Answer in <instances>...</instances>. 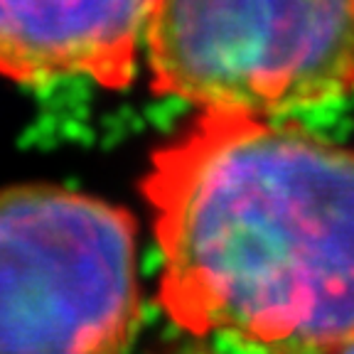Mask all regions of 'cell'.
I'll return each instance as SVG.
<instances>
[{"label": "cell", "instance_id": "1", "mask_svg": "<svg viewBox=\"0 0 354 354\" xmlns=\"http://www.w3.org/2000/svg\"><path fill=\"white\" fill-rule=\"evenodd\" d=\"M140 194L175 327L261 354H332L354 337V148L197 111L150 153Z\"/></svg>", "mask_w": 354, "mask_h": 354}, {"label": "cell", "instance_id": "4", "mask_svg": "<svg viewBox=\"0 0 354 354\" xmlns=\"http://www.w3.org/2000/svg\"><path fill=\"white\" fill-rule=\"evenodd\" d=\"M158 0H0V77L20 86L133 84Z\"/></svg>", "mask_w": 354, "mask_h": 354}, {"label": "cell", "instance_id": "5", "mask_svg": "<svg viewBox=\"0 0 354 354\" xmlns=\"http://www.w3.org/2000/svg\"><path fill=\"white\" fill-rule=\"evenodd\" d=\"M332 354H354V337L349 339V342H344L339 349H335V352H332Z\"/></svg>", "mask_w": 354, "mask_h": 354}, {"label": "cell", "instance_id": "3", "mask_svg": "<svg viewBox=\"0 0 354 354\" xmlns=\"http://www.w3.org/2000/svg\"><path fill=\"white\" fill-rule=\"evenodd\" d=\"M150 91L276 118L354 94V0H158Z\"/></svg>", "mask_w": 354, "mask_h": 354}, {"label": "cell", "instance_id": "2", "mask_svg": "<svg viewBox=\"0 0 354 354\" xmlns=\"http://www.w3.org/2000/svg\"><path fill=\"white\" fill-rule=\"evenodd\" d=\"M140 317L128 207L55 183L0 189V354H128Z\"/></svg>", "mask_w": 354, "mask_h": 354}]
</instances>
